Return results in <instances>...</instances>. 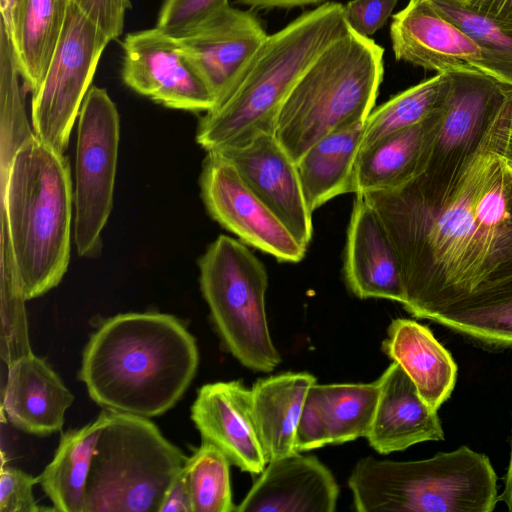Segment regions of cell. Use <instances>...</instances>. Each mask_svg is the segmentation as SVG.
I'll use <instances>...</instances> for the list:
<instances>
[{"instance_id": "18", "label": "cell", "mask_w": 512, "mask_h": 512, "mask_svg": "<svg viewBox=\"0 0 512 512\" xmlns=\"http://www.w3.org/2000/svg\"><path fill=\"white\" fill-rule=\"evenodd\" d=\"M343 275L349 291L360 299L405 302L394 246L381 219L360 194L353 201L347 229Z\"/></svg>"}, {"instance_id": "41", "label": "cell", "mask_w": 512, "mask_h": 512, "mask_svg": "<svg viewBox=\"0 0 512 512\" xmlns=\"http://www.w3.org/2000/svg\"><path fill=\"white\" fill-rule=\"evenodd\" d=\"M239 3L260 9L293 8L319 3L323 0H237Z\"/></svg>"}, {"instance_id": "19", "label": "cell", "mask_w": 512, "mask_h": 512, "mask_svg": "<svg viewBox=\"0 0 512 512\" xmlns=\"http://www.w3.org/2000/svg\"><path fill=\"white\" fill-rule=\"evenodd\" d=\"M237 506L238 512H332L339 487L316 457L294 452L271 460Z\"/></svg>"}, {"instance_id": "26", "label": "cell", "mask_w": 512, "mask_h": 512, "mask_svg": "<svg viewBox=\"0 0 512 512\" xmlns=\"http://www.w3.org/2000/svg\"><path fill=\"white\" fill-rule=\"evenodd\" d=\"M316 378L285 372L258 379L251 388L254 417L268 462L296 451V428L302 405Z\"/></svg>"}, {"instance_id": "32", "label": "cell", "mask_w": 512, "mask_h": 512, "mask_svg": "<svg viewBox=\"0 0 512 512\" xmlns=\"http://www.w3.org/2000/svg\"><path fill=\"white\" fill-rule=\"evenodd\" d=\"M230 464L227 456L214 444L202 441L187 457L184 469L188 481L192 512H232Z\"/></svg>"}, {"instance_id": "12", "label": "cell", "mask_w": 512, "mask_h": 512, "mask_svg": "<svg viewBox=\"0 0 512 512\" xmlns=\"http://www.w3.org/2000/svg\"><path fill=\"white\" fill-rule=\"evenodd\" d=\"M202 200L210 216L238 238L279 262L298 263L307 247L218 153L210 151L200 175Z\"/></svg>"}, {"instance_id": "30", "label": "cell", "mask_w": 512, "mask_h": 512, "mask_svg": "<svg viewBox=\"0 0 512 512\" xmlns=\"http://www.w3.org/2000/svg\"><path fill=\"white\" fill-rule=\"evenodd\" d=\"M330 444L368 435L379 398V382L321 385Z\"/></svg>"}, {"instance_id": "27", "label": "cell", "mask_w": 512, "mask_h": 512, "mask_svg": "<svg viewBox=\"0 0 512 512\" xmlns=\"http://www.w3.org/2000/svg\"><path fill=\"white\" fill-rule=\"evenodd\" d=\"M105 409L88 424L62 434L55 454L38 476L59 512H86V484L99 435L108 421Z\"/></svg>"}, {"instance_id": "35", "label": "cell", "mask_w": 512, "mask_h": 512, "mask_svg": "<svg viewBox=\"0 0 512 512\" xmlns=\"http://www.w3.org/2000/svg\"><path fill=\"white\" fill-rule=\"evenodd\" d=\"M330 444L324 397L321 385L314 383L308 390L300 412L295 437L297 452L318 449Z\"/></svg>"}, {"instance_id": "23", "label": "cell", "mask_w": 512, "mask_h": 512, "mask_svg": "<svg viewBox=\"0 0 512 512\" xmlns=\"http://www.w3.org/2000/svg\"><path fill=\"white\" fill-rule=\"evenodd\" d=\"M71 0H11L1 22L25 89L40 86L59 43Z\"/></svg>"}, {"instance_id": "24", "label": "cell", "mask_w": 512, "mask_h": 512, "mask_svg": "<svg viewBox=\"0 0 512 512\" xmlns=\"http://www.w3.org/2000/svg\"><path fill=\"white\" fill-rule=\"evenodd\" d=\"M442 106L423 122L360 150L354 171V194L395 189L421 174Z\"/></svg>"}, {"instance_id": "1", "label": "cell", "mask_w": 512, "mask_h": 512, "mask_svg": "<svg viewBox=\"0 0 512 512\" xmlns=\"http://www.w3.org/2000/svg\"><path fill=\"white\" fill-rule=\"evenodd\" d=\"M511 116L512 100L443 200L426 203L403 187L360 194L391 239L402 305L416 318L512 281V170L498 150Z\"/></svg>"}, {"instance_id": "45", "label": "cell", "mask_w": 512, "mask_h": 512, "mask_svg": "<svg viewBox=\"0 0 512 512\" xmlns=\"http://www.w3.org/2000/svg\"><path fill=\"white\" fill-rule=\"evenodd\" d=\"M452 1H454V2H456V3H459V4H460V3H462L464 0H452Z\"/></svg>"}, {"instance_id": "38", "label": "cell", "mask_w": 512, "mask_h": 512, "mask_svg": "<svg viewBox=\"0 0 512 512\" xmlns=\"http://www.w3.org/2000/svg\"><path fill=\"white\" fill-rule=\"evenodd\" d=\"M108 37L116 40L124 29L130 0H72Z\"/></svg>"}, {"instance_id": "43", "label": "cell", "mask_w": 512, "mask_h": 512, "mask_svg": "<svg viewBox=\"0 0 512 512\" xmlns=\"http://www.w3.org/2000/svg\"><path fill=\"white\" fill-rule=\"evenodd\" d=\"M498 500L502 501L506 504L509 511H512V438H511V450H510V460L509 465L505 477V486L504 490L500 496H498Z\"/></svg>"}, {"instance_id": "25", "label": "cell", "mask_w": 512, "mask_h": 512, "mask_svg": "<svg viewBox=\"0 0 512 512\" xmlns=\"http://www.w3.org/2000/svg\"><path fill=\"white\" fill-rule=\"evenodd\" d=\"M365 122L324 136L296 161L304 197L312 213L339 195L354 193L355 164Z\"/></svg>"}, {"instance_id": "42", "label": "cell", "mask_w": 512, "mask_h": 512, "mask_svg": "<svg viewBox=\"0 0 512 512\" xmlns=\"http://www.w3.org/2000/svg\"><path fill=\"white\" fill-rule=\"evenodd\" d=\"M498 150L506 161L512 162V116L503 131Z\"/></svg>"}, {"instance_id": "21", "label": "cell", "mask_w": 512, "mask_h": 512, "mask_svg": "<svg viewBox=\"0 0 512 512\" xmlns=\"http://www.w3.org/2000/svg\"><path fill=\"white\" fill-rule=\"evenodd\" d=\"M2 409L16 428L37 436L61 431L74 396L58 374L32 352L9 365Z\"/></svg>"}, {"instance_id": "11", "label": "cell", "mask_w": 512, "mask_h": 512, "mask_svg": "<svg viewBox=\"0 0 512 512\" xmlns=\"http://www.w3.org/2000/svg\"><path fill=\"white\" fill-rule=\"evenodd\" d=\"M110 41L71 0L59 43L31 100L35 135L61 154Z\"/></svg>"}, {"instance_id": "29", "label": "cell", "mask_w": 512, "mask_h": 512, "mask_svg": "<svg viewBox=\"0 0 512 512\" xmlns=\"http://www.w3.org/2000/svg\"><path fill=\"white\" fill-rule=\"evenodd\" d=\"M449 85L448 74L437 73L372 110L364 125L360 150L423 122L443 105Z\"/></svg>"}, {"instance_id": "8", "label": "cell", "mask_w": 512, "mask_h": 512, "mask_svg": "<svg viewBox=\"0 0 512 512\" xmlns=\"http://www.w3.org/2000/svg\"><path fill=\"white\" fill-rule=\"evenodd\" d=\"M200 287L226 349L246 368L268 373L281 357L265 308L268 273L241 240L220 235L198 261Z\"/></svg>"}, {"instance_id": "13", "label": "cell", "mask_w": 512, "mask_h": 512, "mask_svg": "<svg viewBox=\"0 0 512 512\" xmlns=\"http://www.w3.org/2000/svg\"><path fill=\"white\" fill-rule=\"evenodd\" d=\"M121 77L133 91L167 108L209 112L215 98L177 39L158 28L127 34Z\"/></svg>"}, {"instance_id": "9", "label": "cell", "mask_w": 512, "mask_h": 512, "mask_svg": "<svg viewBox=\"0 0 512 512\" xmlns=\"http://www.w3.org/2000/svg\"><path fill=\"white\" fill-rule=\"evenodd\" d=\"M450 85L423 172L403 185L426 203L443 200L488 130L512 100V86L482 71L445 72Z\"/></svg>"}, {"instance_id": "22", "label": "cell", "mask_w": 512, "mask_h": 512, "mask_svg": "<svg viewBox=\"0 0 512 512\" xmlns=\"http://www.w3.org/2000/svg\"><path fill=\"white\" fill-rule=\"evenodd\" d=\"M381 349L403 368L429 408L437 411L450 397L457 365L427 326L410 319H394Z\"/></svg>"}, {"instance_id": "16", "label": "cell", "mask_w": 512, "mask_h": 512, "mask_svg": "<svg viewBox=\"0 0 512 512\" xmlns=\"http://www.w3.org/2000/svg\"><path fill=\"white\" fill-rule=\"evenodd\" d=\"M213 152L237 169L252 190L308 248L313 235L312 212L304 197L296 162L275 134L261 133L243 145Z\"/></svg>"}, {"instance_id": "44", "label": "cell", "mask_w": 512, "mask_h": 512, "mask_svg": "<svg viewBox=\"0 0 512 512\" xmlns=\"http://www.w3.org/2000/svg\"><path fill=\"white\" fill-rule=\"evenodd\" d=\"M11 0H1V14H6L9 6H10Z\"/></svg>"}, {"instance_id": "17", "label": "cell", "mask_w": 512, "mask_h": 512, "mask_svg": "<svg viewBox=\"0 0 512 512\" xmlns=\"http://www.w3.org/2000/svg\"><path fill=\"white\" fill-rule=\"evenodd\" d=\"M191 419L202 441L218 447L231 464L259 475L268 463L254 417L252 393L241 381H218L198 389Z\"/></svg>"}, {"instance_id": "15", "label": "cell", "mask_w": 512, "mask_h": 512, "mask_svg": "<svg viewBox=\"0 0 512 512\" xmlns=\"http://www.w3.org/2000/svg\"><path fill=\"white\" fill-rule=\"evenodd\" d=\"M390 37L399 61L437 73L470 68L494 77L492 62L483 49L430 0H409L393 16Z\"/></svg>"}, {"instance_id": "2", "label": "cell", "mask_w": 512, "mask_h": 512, "mask_svg": "<svg viewBox=\"0 0 512 512\" xmlns=\"http://www.w3.org/2000/svg\"><path fill=\"white\" fill-rule=\"evenodd\" d=\"M198 364L196 340L179 319L130 312L106 319L91 335L79 379L104 409L151 418L178 402Z\"/></svg>"}, {"instance_id": "6", "label": "cell", "mask_w": 512, "mask_h": 512, "mask_svg": "<svg viewBox=\"0 0 512 512\" xmlns=\"http://www.w3.org/2000/svg\"><path fill=\"white\" fill-rule=\"evenodd\" d=\"M347 483L359 512H491L499 501L490 459L467 446L418 461L367 456Z\"/></svg>"}, {"instance_id": "31", "label": "cell", "mask_w": 512, "mask_h": 512, "mask_svg": "<svg viewBox=\"0 0 512 512\" xmlns=\"http://www.w3.org/2000/svg\"><path fill=\"white\" fill-rule=\"evenodd\" d=\"M20 74L6 27L0 24V169L35 133L26 110Z\"/></svg>"}, {"instance_id": "34", "label": "cell", "mask_w": 512, "mask_h": 512, "mask_svg": "<svg viewBox=\"0 0 512 512\" xmlns=\"http://www.w3.org/2000/svg\"><path fill=\"white\" fill-rule=\"evenodd\" d=\"M228 6V0H164L155 27L179 39L198 29Z\"/></svg>"}, {"instance_id": "4", "label": "cell", "mask_w": 512, "mask_h": 512, "mask_svg": "<svg viewBox=\"0 0 512 512\" xmlns=\"http://www.w3.org/2000/svg\"><path fill=\"white\" fill-rule=\"evenodd\" d=\"M350 28L344 5L327 2L269 35L231 95L199 120L196 142L206 152L274 133L281 108L306 69Z\"/></svg>"}, {"instance_id": "28", "label": "cell", "mask_w": 512, "mask_h": 512, "mask_svg": "<svg viewBox=\"0 0 512 512\" xmlns=\"http://www.w3.org/2000/svg\"><path fill=\"white\" fill-rule=\"evenodd\" d=\"M432 321L489 346H512V281L436 313Z\"/></svg>"}, {"instance_id": "14", "label": "cell", "mask_w": 512, "mask_h": 512, "mask_svg": "<svg viewBox=\"0 0 512 512\" xmlns=\"http://www.w3.org/2000/svg\"><path fill=\"white\" fill-rule=\"evenodd\" d=\"M268 36L254 14L229 5L177 41L210 88L216 108L231 95Z\"/></svg>"}, {"instance_id": "5", "label": "cell", "mask_w": 512, "mask_h": 512, "mask_svg": "<svg viewBox=\"0 0 512 512\" xmlns=\"http://www.w3.org/2000/svg\"><path fill=\"white\" fill-rule=\"evenodd\" d=\"M383 77V48L349 29L298 80L279 113L275 136L296 162L324 136L365 122Z\"/></svg>"}, {"instance_id": "7", "label": "cell", "mask_w": 512, "mask_h": 512, "mask_svg": "<svg viewBox=\"0 0 512 512\" xmlns=\"http://www.w3.org/2000/svg\"><path fill=\"white\" fill-rule=\"evenodd\" d=\"M185 454L146 417L110 411L86 484V512H158Z\"/></svg>"}, {"instance_id": "46", "label": "cell", "mask_w": 512, "mask_h": 512, "mask_svg": "<svg viewBox=\"0 0 512 512\" xmlns=\"http://www.w3.org/2000/svg\"><path fill=\"white\" fill-rule=\"evenodd\" d=\"M507 163H508V165H509L510 169L512 170V162H508V161H507Z\"/></svg>"}, {"instance_id": "3", "label": "cell", "mask_w": 512, "mask_h": 512, "mask_svg": "<svg viewBox=\"0 0 512 512\" xmlns=\"http://www.w3.org/2000/svg\"><path fill=\"white\" fill-rule=\"evenodd\" d=\"M1 174V232L7 234L25 300L65 275L71 251L74 192L67 157L35 134Z\"/></svg>"}, {"instance_id": "36", "label": "cell", "mask_w": 512, "mask_h": 512, "mask_svg": "<svg viewBox=\"0 0 512 512\" xmlns=\"http://www.w3.org/2000/svg\"><path fill=\"white\" fill-rule=\"evenodd\" d=\"M39 483L34 477L14 467H2L0 475V512H39L54 508L40 507L33 494Z\"/></svg>"}, {"instance_id": "37", "label": "cell", "mask_w": 512, "mask_h": 512, "mask_svg": "<svg viewBox=\"0 0 512 512\" xmlns=\"http://www.w3.org/2000/svg\"><path fill=\"white\" fill-rule=\"evenodd\" d=\"M398 0H351L344 5L348 27L356 34L369 38L391 16Z\"/></svg>"}, {"instance_id": "20", "label": "cell", "mask_w": 512, "mask_h": 512, "mask_svg": "<svg viewBox=\"0 0 512 512\" xmlns=\"http://www.w3.org/2000/svg\"><path fill=\"white\" fill-rule=\"evenodd\" d=\"M378 382V403L366 436L375 451L389 454L417 443L444 439L437 411L426 405L397 362L386 368Z\"/></svg>"}, {"instance_id": "33", "label": "cell", "mask_w": 512, "mask_h": 512, "mask_svg": "<svg viewBox=\"0 0 512 512\" xmlns=\"http://www.w3.org/2000/svg\"><path fill=\"white\" fill-rule=\"evenodd\" d=\"M430 1L483 49L492 62L494 77L512 86V31L452 0Z\"/></svg>"}, {"instance_id": "39", "label": "cell", "mask_w": 512, "mask_h": 512, "mask_svg": "<svg viewBox=\"0 0 512 512\" xmlns=\"http://www.w3.org/2000/svg\"><path fill=\"white\" fill-rule=\"evenodd\" d=\"M459 5L512 31V0H464Z\"/></svg>"}, {"instance_id": "40", "label": "cell", "mask_w": 512, "mask_h": 512, "mask_svg": "<svg viewBox=\"0 0 512 512\" xmlns=\"http://www.w3.org/2000/svg\"><path fill=\"white\" fill-rule=\"evenodd\" d=\"M158 512H192L191 496L184 467L167 489Z\"/></svg>"}, {"instance_id": "10", "label": "cell", "mask_w": 512, "mask_h": 512, "mask_svg": "<svg viewBox=\"0 0 512 512\" xmlns=\"http://www.w3.org/2000/svg\"><path fill=\"white\" fill-rule=\"evenodd\" d=\"M78 117L73 239L79 256L94 257L113 207L120 118L107 90L97 86L90 87Z\"/></svg>"}]
</instances>
